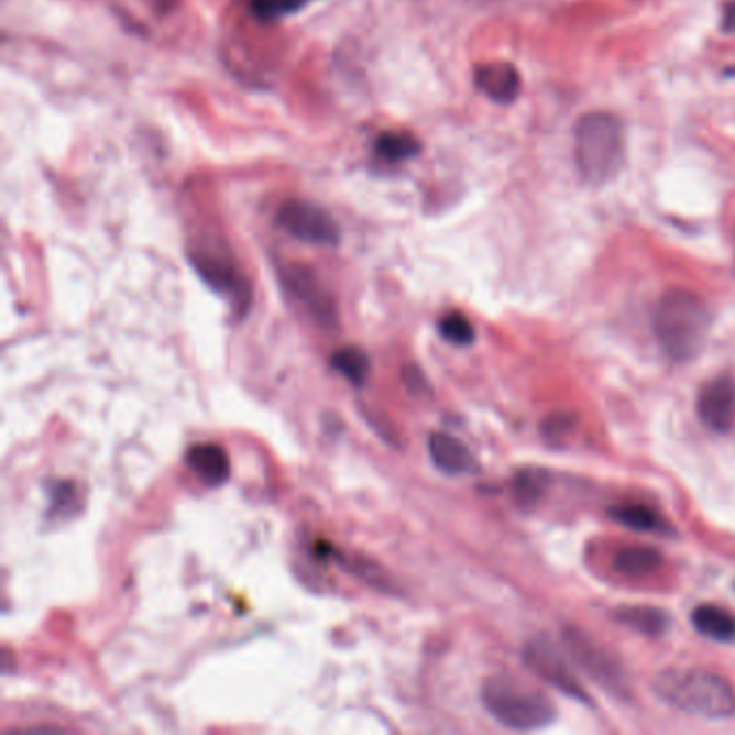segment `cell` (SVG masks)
<instances>
[{"mask_svg": "<svg viewBox=\"0 0 735 735\" xmlns=\"http://www.w3.org/2000/svg\"><path fill=\"white\" fill-rule=\"evenodd\" d=\"M658 699L683 714L725 721L735 716V690L729 680L705 669H669L656 676Z\"/></svg>", "mask_w": 735, "mask_h": 735, "instance_id": "6da1fadb", "label": "cell"}, {"mask_svg": "<svg viewBox=\"0 0 735 735\" xmlns=\"http://www.w3.org/2000/svg\"><path fill=\"white\" fill-rule=\"evenodd\" d=\"M574 158L578 173L589 186H604L626 164L624 123L606 110L582 114L574 128Z\"/></svg>", "mask_w": 735, "mask_h": 735, "instance_id": "7a4b0ae2", "label": "cell"}, {"mask_svg": "<svg viewBox=\"0 0 735 735\" xmlns=\"http://www.w3.org/2000/svg\"><path fill=\"white\" fill-rule=\"evenodd\" d=\"M712 328L707 305L688 289L667 292L654 314L656 337L669 359L692 361L705 345Z\"/></svg>", "mask_w": 735, "mask_h": 735, "instance_id": "3957f363", "label": "cell"}, {"mask_svg": "<svg viewBox=\"0 0 735 735\" xmlns=\"http://www.w3.org/2000/svg\"><path fill=\"white\" fill-rule=\"evenodd\" d=\"M485 710L507 729L535 732L555 723V703L535 685L514 676H496L481 690Z\"/></svg>", "mask_w": 735, "mask_h": 735, "instance_id": "277c9868", "label": "cell"}, {"mask_svg": "<svg viewBox=\"0 0 735 735\" xmlns=\"http://www.w3.org/2000/svg\"><path fill=\"white\" fill-rule=\"evenodd\" d=\"M278 227L292 238L316 244V246H337L341 240V229L330 211L323 210L314 201L292 199L281 206L276 213Z\"/></svg>", "mask_w": 735, "mask_h": 735, "instance_id": "5b68a950", "label": "cell"}, {"mask_svg": "<svg viewBox=\"0 0 735 735\" xmlns=\"http://www.w3.org/2000/svg\"><path fill=\"white\" fill-rule=\"evenodd\" d=\"M525 662L537 678L561 688L566 694L574 696L582 703H589L586 690L580 685L561 649L550 638L546 636L533 638L525 647Z\"/></svg>", "mask_w": 735, "mask_h": 735, "instance_id": "8992f818", "label": "cell"}, {"mask_svg": "<svg viewBox=\"0 0 735 735\" xmlns=\"http://www.w3.org/2000/svg\"><path fill=\"white\" fill-rule=\"evenodd\" d=\"M696 413L714 431H729L735 423V377L721 375L707 382L696 397Z\"/></svg>", "mask_w": 735, "mask_h": 735, "instance_id": "52a82bcc", "label": "cell"}, {"mask_svg": "<svg viewBox=\"0 0 735 735\" xmlns=\"http://www.w3.org/2000/svg\"><path fill=\"white\" fill-rule=\"evenodd\" d=\"M566 645H568V651H570L572 660L584 673H589L595 682H600L602 685L611 688V690H617L622 685L619 667L589 636H584L580 630H568L566 632Z\"/></svg>", "mask_w": 735, "mask_h": 735, "instance_id": "ba28073f", "label": "cell"}, {"mask_svg": "<svg viewBox=\"0 0 735 735\" xmlns=\"http://www.w3.org/2000/svg\"><path fill=\"white\" fill-rule=\"evenodd\" d=\"M476 89L496 105H512L523 91V78L516 65L507 61H492L474 67Z\"/></svg>", "mask_w": 735, "mask_h": 735, "instance_id": "9c48e42d", "label": "cell"}, {"mask_svg": "<svg viewBox=\"0 0 735 735\" xmlns=\"http://www.w3.org/2000/svg\"><path fill=\"white\" fill-rule=\"evenodd\" d=\"M283 283L298 300H303L314 311V316L321 323L337 321L334 305H332L330 296L326 294L323 285L317 281L314 270H309L305 265H289V267L283 270Z\"/></svg>", "mask_w": 735, "mask_h": 735, "instance_id": "30bf717a", "label": "cell"}, {"mask_svg": "<svg viewBox=\"0 0 735 735\" xmlns=\"http://www.w3.org/2000/svg\"><path fill=\"white\" fill-rule=\"evenodd\" d=\"M427 449H429L434 467L440 473L449 474V476H460V474H473L479 471L473 451L464 442H460L456 436H449L445 431H436V434L429 436Z\"/></svg>", "mask_w": 735, "mask_h": 735, "instance_id": "8fae6325", "label": "cell"}, {"mask_svg": "<svg viewBox=\"0 0 735 735\" xmlns=\"http://www.w3.org/2000/svg\"><path fill=\"white\" fill-rule=\"evenodd\" d=\"M190 262L211 289H216L220 294H227V296H235L238 300H242V292H246L244 281L238 274L235 265L229 262L227 257L216 255L210 251H204V253H193Z\"/></svg>", "mask_w": 735, "mask_h": 735, "instance_id": "7c38bea8", "label": "cell"}, {"mask_svg": "<svg viewBox=\"0 0 735 735\" xmlns=\"http://www.w3.org/2000/svg\"><path fill=\"white\" fill-rule=\"evenodd\" d=\"M186 462L190 471L197 474L208 487L224 485L231 474V462H229L227 451L213 442L193 445L186 453Z\"/></svg>", "mask_w": 735, "mask_h": 735, "instance_id": "4fadbf2b", "label": "cell"}, {"mask_svg": "<svg viewBox=\"0 0 735 735\" xmlns=\"http://www.w3.org/2000/svg\"><path fill=\"white\" fill-rule=\"evenodd\" d=\"M692 626L699 634L718 640V643H732L735 640V617L714 604H701L692 611Z\"/></svg>", "mask_w": 735, "mask_h": 735, "instance_id": "5bb4252c", "label": "cell"}, {"mask_svg": "<svg viewBox=\"0 0 735 735\" xmlns=\"http://www.w3.org/2000/svg\"><path fill=\"white\" fill-rule=\"evenodd\" d=\"M615 570L624 577L640 578L649 577L658 572L665 563L662 555L656 548L649 546H628L617 550L615 555Z\"/></svg>", "mask_w": 735, "mask_h": 735, "instance_id": "9a60e30c", "label": "cell"}, {"mask_svg": "<svg viewBox=\"0 0 735 735\" xmlns=\"http://www.w3.org/2000/svg\"><path fill=\"white\" fill-rule=\"evenodd\" d=\"M330 368L334 369L339 375H343L350 384L363 386L368 382L371 361L361 348L348 345V348H341L332 354Z\"/></svg>", "mask_w": 735, "mask_h": 735, "instance_id": "2e32d148", "label": "cell"}, {"mask_svg": "<svg viewBox=\"0 0 735 735\" xmlns=\"http://www.w3.org/2000/svg\"><path fill=\"white\" fill-rule=\"evenodd\" d=\"M617 619L645 636H660L669 626V615L651 606H632L617 611Z\"/></svg>", "mask_w": 735, "mask_h": 735, "instance_id": "e0dca14e", "label": "cell"}, {"mask_svg": "<svg viewBox=\"0 0 735 735\" xmlns=\"http://www.w3.org/2000/svg\"><path fill=\"white\" fill-rule=\"evenodd\" d=\"M375 154L384 162H404L420 154L419 139L408 132H384L375 139Z\"/></svg>", "mask_w": 735, "mask_h": 735, "instance_id": "ac0fdd59", "label": "cell"}, {"mask_svg": "<svg viewBox=\"0 0 735 735\" xmlns=\"http://www.w3.org/2000/svg\"><path fill=\"white\" fill-rule=\"evenodd\" d=\"M611 518H615L619 525L630 526L634 530H647V533H665L669 525L665 518H660L651 507L626 503L611 509Z\"/></svg>", "mask_w": 735, "mask_h": 735, "instance_id": "d6986e66", "label": "cell"}, {"mask_svg": "<svg viewBox=\"0 0 735 735\" xmlns=\"http://www.w3.org/2000/svg\"><path fill=\"white\" fill-rule=\"evenodd\" d=\"M548 483H550V476H548V473L539 471V469H525V471H520V473L516 474L514 487H512L516 503L520 507H525V509L535 507L541 501V496L546 494Z\"/></svg>", "mask_w": 735, "mask_h": 735, "instance_id": "ffe728a7", "label": "cell"}, {"mask_svg": "<svg viewBox=\"0 0 735 735\" xmlns=\"http://www.w3.org/2000/svg\"><path fill=\"white\" fill-rule=\"evenodd\" d=\"M314 0H249L251 13L260 22H278L292 13L303 11Z\"/></svg>", "mask_w": 735, "mask_h": 735, "instance_id": "44dd1931", "label": "cell"}, {"mask_svg": "<svg viewBox=\"0 0 735 735\" xmlns=\"http://www.w3.org/2000/svg\"><path fill=\"white\" fill-rule=\"evenodd\" d=\"M438 332L442 334L445 341L453 343V345H471L474 341V328L471 319L460 314V311H451L438 321Z\"/></svg>", "mask_w": 735, "mask_h": 735, "instance_id": "7402d4cb", "label": "cell"}, {"mask_svg": "<svg viewBox=\"0 0 735 735\" xmlns=\"http://www.w3.org/2000/svg\"><path fill=\"white\" fill-rule=\"evenodd\" d=\"M76 496H78V492H76L74 483H69V481H54L53 487H51L54 514H67V512L76 509V505H74Z\"/></svg>", "mask_w": 735, "mask_h": 735, "instance_id": "603a6c76", "label": "cell"}, {"mask_svg": "<svg viewBox=\"0 0 735 735\" xmlns=\"http://www.w3.org/2000/svg\"><path fill=\"white\" fill-rule=\"evenodd\" d=\"M577 427V419L572 415H555L544 423V434L548 440L559 442L566 440Z\"/></svg>", "mask_w": 735, "mask_h": 735, "instance_id": "cb8c5ba5", "label": "cell"}, {"mask_svg": "<svg viewBox=\"0 0 735 735\" xmlns=\"http://www.w3.org/2000/svg\"><path fill=\"white\" fill-rule=\"evenodd\" d=\"M723 31L735 33V0H727L723 7Z\"/></svg>", "mask_w": 735, "mask_h": 735, "instance_id": "d4e9b609", "label": "cell"}, {"mask_svg": "<svg viewBox=\"0 0 735 735\" xmlns=\"http://www.w3.org/2000/svg\"><path fill=\"white\" fill-rule=\"evenodd\" d=\"M725 76H729V78H735V65H729V67L725 69Z\"/></svg>", "mask_w": 735, "mask_h": 735, "instance_id": "484cf974", "label": "cell"}]
</instances>
